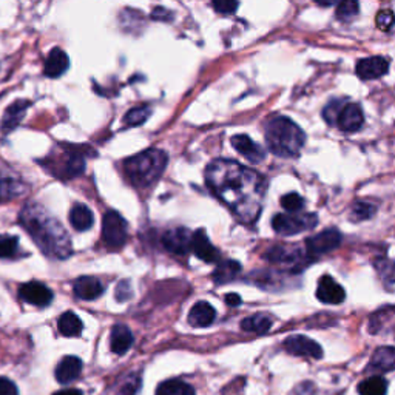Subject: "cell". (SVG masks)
<instances>
[{
  "instance_id": "obj_1",
  "label": "cell",
  "mask_w": 395,
  "mask_h": 395,
  "mask_svg": "<svg viewBox=\"0 0 395 395\" xmlns=\"http://www.w3.org/2000/svg\"><path fill=\"white\" fill-rule=\"evenodd\" d=\"M206 181L212 193L232 210L241 222L253 224L261 215L267 182L255 170L230 160L209 164Z\"/></svg>"
},
{
  "instance_id": "obj_2",
  "label": "cell",
  "mask_w": 395,
  "mask_h": 395,
  "mask_svg": "<svg viewBox=\"0 0 395 395\" xmlns=\"http://www.w3.org/2000/svg\"><path fill=\"white\" fill-rule=\"evenodd\" d=\"M22 227L30 233L37 247L52 260H67L71 255V241L68 233L57 220L45 212L37 204H28L21 216Z\"/></svg>"
},
{
  "instance_id": "obj_3",
  "label": "cell",
  "mask_w": 395,
  "mask_h": 395,
  "mask_svg": "<svg viewBox=\"0 0 395 395\" xmlns=\"http://www.w3.org/2000/svg\"><path fill=\"white\" fill-rule=\"evenodd\" d=\"M266 142L273 155L293 157L306 142V135L298 125L286 116H276L266 125Z\"/></svg>"
},
{
  "instance_id": "obj_4",
  "label": "cell",
  "mask_w": 395,
  "mask_h": 395,
  "mask_svg": "<svg viewBox=\"0 0 395 395\" xmlns=\"http://www.w3.org/2000/svg\"><path fill=\"white\" fill-rule=\"evenodd\" d=\"M125 173L137 189H148L160 180L167 166L166 151L148 148L125 161Z\"/></svg>"
},
{
  "instance_id": "obj_5",
  "label": "cell",
  "mask_w": 395,
  "mask_h": 395,
  "mask_svg": "<svg viewBox=\"0 0 395 395\" xmlns=\"http://www.w3.org/2000/svg\"><path fill=\"white\" fill-rule=\"evenodd\" d=\"M318 224L317 215L314 213H292V215H285L278 213L273 216L272 220V227L276 233L285 235V236H292L296 233L306 232V230H311Z\"/></svg>"
},
{
  "instance_id": "obj_6",
  "label": "cell",
  "mask_w": 395,
  "mask_h": 395,
  "mask_svg": "<svg viewBox=\"0 0 395 395\" xmlns=\"http://www.w3.org/2000/svg\"><path fill=\"white\" fill-rule=\"evenodd\" d=\"M127 235H128V226L127 221H125L122 216L115 212V210H110L104 215L102 220V238L110 249H121L125 242H127Z\"/></svg>"
},
{
  "instance_id": "obj_7",
  "label": "cell",
  "mask_w": 395,
  "mask_h": 395,
  "mask_svg": "<svg viewBox=\"0 0 395 395\" xmlns=\"http://www.w3.org/2000/svg\"><path fill=\"white\" fill-rule=\"evenodd\" d=\"M341 241H343V236H341L340 230L337 229H326L322 230L321 233L311 236V238L306 240V246H307V252L311 256H318V255H325L331 250L337 249Z\"/></svg>"
},
{
  "instance_id": "obj_8",
  "label": "cell",
  "mask_w": 395,
  "mask_h": 395,
  "mask_svg": "<svg viewBox=\"0 0 395 395\" xmlns=\"http://www.w3.org/2000/svg\"><path fill=\"white\" fill-rule=\"evenodd\" d=\"M193 233L186 227H176L168 230L162 236V246L175 255H187L192 250Z\"/></svg>"
},
{
  "instance_id": "obj_9",
  "label": "cell",
  "mask_w": 395,
  "mask_h": 395,
  "mask_svg": "<svg viewBox=\"0 0 395 395\" xmlns=\"http://www.w3.org/2000/svg\"><path fill=\"white\" fill-rule=\"evenodd\" d=\"M285 349L292 355H298V357H311V358H321L322 349L321 346L314 341L312 338L305 337V335H292L285 341Z\"/></svg>"
},
{
  "instance_id": "obj_10",
  "label": "cell",
  "mask_w": 395,
  "mask_h": 395,
  "mask_svg": "<svg viewBox=\"0 0 395 395\" xmlns=\"http://www.w3.org/2000/svg\"><path fill=\"white\" fill-rule=\"evenodd\" d=\"M19 296H21L23 301L37 307L48 306L52 301L51 289L39 281H31L21 286V289H19Z\"/></svg>"
},
{
  "instance_id": "obj_11",
  "label": "cell",
  "mask_w": 395,
  "mask_h": 395,
  "mask_svg": "<svg viewBox=\"0 0 395 395\" xmlns=\"http://www.w3.org/2000/svg\"><path fill=\"white\" fill-rule=\"evenodd\" d=\"M317 298L326 305H340L346 298L345 289L329 275L321 276L317 287Z\"/></svg>"
},
{
  "instance_id": "obj_12",
  "label": "cell",
  "mask_w": 395,
  "mask_h": 395,
  "mask_svg": "<svg viewBox=\"0 0 395 395\" xmlns=\"http://www.w3.org/2000/svg\"><path fill=\"white\" fill-rule=\"evenodd\" d=\"M389 70V62L387 59L381 57V56H372V57H366L361 59L357 64V75L365 79V81H369V79H378L381 76H385Z\"/></svg>"
},
{
  "instance_id": "obj_13",
  "label": "cell",
  "mask_w": 395,
  "mask_h": 395,
  "mask_svg": "<svg viewBox=\"0 0 395 395\" xmlns=\"http://www.w3.org/2000/svg\"><path fill=\"white\" fill-rule=\"evenodd\" d=\"M192 250L198 258L206 262H218L221 258V253L218 252V249L210 242L207 233L204 232L202 229L196 230V232L193 233Z\"/></svg>"
},
{
  "instance_id": "obj_14",
  "label": "cell",
  "mask_w": 395,
  "mask_h": 395,
  "mask_svg": "<svg viewBox=\"0 0 395 395\" xmlns=\"http://www.w3.org/2000/svg\"><path fill=\"white\" fill-rule=\"evenodd\" d=\"M363 122H365V115L360 105L346 104L338 116L337 125L341 130L346 131V133H354V131H357L363 127Z\"/></svg>"
},
{
  "instance_id": "obj_15",
  "label": "cell",
  "mask_w": 395,
  "mask_h": 395,
  "mask_svg": "<svg viewBox=\"0 0 395 395\" xmlns=\"http://www.w3.org/2000/svg\"><path fill=\"white\" fill-rule=\"evenodd\" d=\"M232 146L235 150L238 151L240 155H242L249 160L250 162L258 164L266 157V151L261 146H258L255 141L250 139L247 135H236L232 137Z\"/></svg>"
},
{
  "instance_id": "obj_16",
  "label": "cell",
  "mask_w": 395,
  "mask_h": 395,
  "mask_svg": "<svg viewBox=\"0 0 395 395\" xmlns=\"http://www.w3.org/2000/svg\"><path fill=\"white\" fill-rule=\"evenodd\" d=\"M75 295L77 298L85 300V301H91V300H97L99 296L104 293V285L97 278H93V276H81L75 281L73 286Z\"/></svg>"
},
{
  "instance_id": "obj_17",
  "label": "cell",
  "mask_w": 395,
  "mask_h": 395,
  "mask_svg": "<svg viewBox=\"0 0 395 395\" xmlns=\"http://www.w3.org/2000/svg\"><path fill=\"white\" fill-rule=\"evenodd\" d=\"M82 372V361L77 357H65L61 360V363L56 367V380L61 385H68L71 381H75Z\"/></svg>"
},
{
  "instance_id": "obj_18",
  "label": "cell",
  "mask_w": 395,
  "mask_h": 395,
  "mask_svg": "<svg viewBox=\"0 0 395 395\" xmlns=\"http://www.w3.org/2000/svg\"><path fill=\"white\" fill-rule=\"evenodd\" d=\"M70 67L68 56L61 48H52L45 61L44 73L47 77H61Z\"/></svg>"
},
{
  "instance_id": "obj_19",
  "label": "cell",
  "mask_w": 395,
  "mask_h": 395,
  "mask_svg": "<svg viewBox=\"0 0 395 395\" xmlns=\"http://www.w3.org/2000/svg\"><path fill=\"white\" fill-rule=\"evenodd\" d=\"M216 318V311L207 301H198L189 314V322L193 327H207Z\"/></svg>"
},
{
  "instance_id": "obj_20",
  "label": "cell",
  "mask_w": 395,
  "mask_h": 395,
  "mask_svg": "<svg viewBox=\"0 0 395 395\" xmlns=\"http://www.w3.org/2000/svg\"><path fill=\"white\" fill-rule=\"evenodd\" d=\"M131 345H133V334L130 329L125 325H115L110 335L111 351L117 355H124L128 352Z\"/></svg>"
},
{
  "instance_id": "obj_21",
  "label": "cell",
  "mask_w": 395,
  "mask_h": 395,
  "mask_svg": "<svg viewBox=\"0 0 395 395\" xmlns=\"http://www.w3.org/2000/svg\"><path fill=\"white\" fill-rule=\"evenodd\" d=\"M266 258L272 262H280V264H296L301 261V252L293 246H276L269 249L266 252Z\"/></svg>"
},
{
  "instance_id": "obj_22",
  "label": "cell",
  "mask_w": 395,
  "mask_h": 395,
  "mask_svg": "<svg viewBox=\"0 0 395 395\" xmlns=\"http://www.w3.org/2000/svg\"><path fill=\"white\" fill-rule=\"evenodd\" d=\"M28 107H30L28 101H17L15 104H11L5 111V116L2 119V130L6 131V133L11 130H15L17 125L22 122L23 116L26 113V108Z\"/></svg>"
},
{
  "instance_id": "obj_23",
  "label": "cell",
  "mask_w": 395,
  "mask_h": 395,
  "mask_svg": "<svg viewBox=\"0 0 395 395\" xmlns=\"http://www.w3.org/2000/svg\"><path fill=\"white\" fill-rule=\"evenodd\" d=\"M95 221V216L91 213V210L84 206V204H77L70 212V222L77 232H87L88 229H91Z\"/></svg>"
},
{
  "instance_id": "obj_24",
  "label": "cell",
  "mask_w": 395,
  "mask_h": 395,
  "mask_svg": "<svg viewBox=\"0 0 395 395\" xmlns=\"http://www.w3.org/2000/svg\"><path fill=\"white\" fill-rule=\"evenodd\" d=\"M371 367L377 371H394L395 369V347L385 346L375 351L371 360Z\"/></svg>"
},
{
  "instance_id": "obj_25",
  "label": "cell",
  "mask_w": 395,
  "mask_h": 395,
  "mask_svg": "<svg viewBox=\"0 0 395 395\" xmlns=\"http://www.w3.org/2000/svg\"><path fill=\"white\" fill-rule=\"evenodd\" d=\"M241 273V264L238 261L233 260H227V261H221L216 271L213 272V281L216 285H226V282L233 281L236 276Z\"/></svg>"
},
{
  "instance_id": "obj_26",
  "label": "cell",
  "mask_w": 395,
  "mask_h": 395,
  "mask_svg": "<svg viewBox=\"0 0 395 395\" xmlns=\"http://www.w3.org/2000/svg\"><path fill=\"white\" fill-rule=\"evenodd\" d=\"M273 321L266 314H255L252 317H247L241 321V329L246 332L255 334H266L272 327Z\"/></svg>"
},
{
  "instance_id": "obj_27",
  "label": "cell",
  "mask_w": 395,
  "mask_h": 395,
  "mask_svg": "<svg viewBox=\"0 0 395 395\" xmlns=\"http://www.w3.org/2000/svg\"><path fill=\"white\" fill-rule=\"evenodd\" d=\"M59 332L65 337H76L82 332V321L75 312H65L57 321Z\"/></svg>"
},
{
  "instance_id": "obj_28",
  "label": "cell",
  "mask_w": 395,
  "mask_h": 395,
  "mask_svg": "<svg viewBox=\"0 0 395 395\" xmlns=\"http://www.w3.org/2000/svg\"><path fill=\"white\" fill-rule=\"evenodd\" d=\"M156 395H195V389L182 380H167L160 385Z\"/></svg>"
},
{
  "instance_id": "obj_29",
  "label": "cell",
  "mask_w": 395,
  "mask_h": 395,
  "mask_svg": "<svg viewBox=\"0 0 395 395\" xmlns=\"http://www.w3.org/2000/svg\"><path fill=\"white\" fill-rule=\"evenodd\" d=\"M25 192L23 184L11 177H0V202L11 201Z\"/></svg>"
},
{
  "instance_id": "obj_30",
  "label": "cell",
  "mask_w": 395,
  "mask_h": 395,
  "mask_svg": "<svg viewBox=\"0 0 395 395\" xmlns=\"http://www.w3.org/2000/svg\"><path fill=\"white\" fill-rule=\"evenodd\" d=\"M387 381L383 377H371L358 385L360 395H386Z\"/></svg>"
},
{
  "instance_id": "obj_31",
  "label": "cell",
  "mask_w": 395,
  "mask_h": 395,
  "mask_svg": "<svg viewBox=\"0 0 395 395\" xmlns=\"http://www.w3.org/2000/svg\"><path fill=\"white\" fill-rule=\"evenodd\" d=\"M19 241L16 236L0 235V258H15L17 255Z\"/></svg>"
},
{
  "instance_id": "obj_32",
  "label": "cell",
  "mask_w": 395,
  "mask_h": 395,
  "mask_svg": "<svg viewBox=\"0 0 395 395\" xmlns=\"http://www.w3.org/2000/svg\"><path fill=\"white\" fill-rule=\"evenodd\" d=\"M141 386L139 374H130L119 385L116 391V395H136Z\"/></svg>"
},
{
  "instance_id": "obj_33",
  "label": "cell",
  "mask_w": 395,
  "mask_h": 395,
  "mask_svg": "<svg viewBox=\"0 0 395 395\" xmlns=\"http://www.w3.org/2000/svg\"><path fill=\"white\" fill-rule=\"evenodd\" d=\"M150 115H151V111L148 107H136L125 115L124 121L127 125H131V127H137V125L146 122L150 117Z\"/></svg>"
},
{
  "instance_id": "obj_34",
  "label": "cell",
  "mask_w": 395,
  "mask_h": 395,
  "mask_svg": "<svg viewBox=\"0 0 395 395\" xmlns=\"http://www.w3.org/2000/svg\"><path fill=\"white\" fill-rule=\"evenodd\" d=\"M374 212H375V209H374V206H371L369 202L358 201V202L354 204V207L351 210V220L355 222L369 220L371 216L374 215Z\"/></svg>"
},
{
  "instance_id": "obj_35",
  "label": "cell",
  "mask_w": 395,
  "mask_h": 395,
  "mask_svg": "<svg viewBox=\"0 0 395 395\" xmlns=\"http://www.w3.org/2000/svg\"><path fill=\"white\" fill-rule=\"evenodd\" d=\"M358 11H360V5L357 2H354V0H346V2L338 3L337 17L340 19V21L349 22L358 15Z\"/></svg>"
},
{
  "instance_id": "obj_36",
  "label": "cell",
  "mask_w": 395,
  "mask_h": 395,
  "mask_svg": "<svg viewBox=\"0 0 395 395\" xmlns=\"http://www.w3.org/2000/svg\"><path fill=\"white\" fill-rule=\"evenodd\" d=\"M281 206L291 213H298L305 209V200L298 193H287L281 198Z\"/></svg>"
},
{
  "instance_id": "obj_37",
  "label": "cell",
  "mask_w": 395,
  "mask_h": 395,
  "mask_svg": "<svg viewBox=\"0 0 395 395\" xmlns=\"http://www.w3.org/2000/svg\"><path fill=\"white\" fill-rule=\"evenodd\" d=\"M345 102L343 101H331L327 105H326V108L325 111H322V116H325V119L334 125V124H337L338 121V116L341 113V110L345 108Z\"/></svg>"
},
{
  "instance_id": "obj_38",
  "label": "cell",
  "mask_w": 395,
  "mask_h": 395,
  "mask_svg": "<svg viewBox=\"0 0 395 395\" xmlns=\"http://www.w3.org/2000/svg\"><path fill=\"white\" fill-rule=\"evenodd\" d=\"M381 276H383L385 286L389 289V291H395V262H383V267H381Z\"/></svg>"
},
{
  "instance_id": "obj_39",
  "label": "cell",
  "mask_w": 395,
  "mask_h": 395,
  "mask_svg": "<svg viewBox=\"0 0 395 395\" xmlns=\"http://www.w3.org/2000/svg\"><path fill=\"white\" fill-rule=\"evenodd\" d=\"M395 22V16L391 10H381L377 15V25L380 30L387 31Z\"/></svg>"
},
{
  "instance_id": "obj_40",
  "label": "cell",
  "mask_w": 395,
  "mask_h": 395,
  "mask_svg": "<svg viewBox=\"0 0 395 395\" xmlns=\"http://www.w3.org/2000/svg\"><path fill=\"white\" fill-rule=\"evenodd\" d=\"M238 2H230V0H218V2H213V8L221 12V15H233V12L238 10Z\"/></svg>"
},
{
  "instance_id": "obj_41",
  "label": "cell",
  "mask_w": 395,
  "mask_h": 395,
  "mask_svg": "<svg viewBox=\"0 0 395 395\" xmlns=\"http://www.w3.org/2000/svg\"><path fill=\"white\" fill-rule=\"evenodd\" d=\"M130 296H131V286L127 280H124L116 287V300L124 302V301H127Z\"/></svg>"
},
{
  "instance_id": "obj_42",
  "label": "cell",
  "mask_w": 395,
  "mask_h": 395,
  "mask_svg": "<svg viewBox=\"0 0 395 395\" xmlns=\"http://www.w3.org/2000/svg\"><path fill=\"white\" fill-rule=\"evenodd\" d=\"M0 395H19L17 386L8 378H0Z\"/></svg>"
},
{
  "instance_id": "obj_43",
  "label": "cell",
  "mask_w": 395,
  "mask_h": 395,
  "mask_svg": "<svg viewBox=\"0 0 395 395\" xmlns=\"http://www.w3.org/2000/svg\"><path fill=\"white\" fill-rule=\"evenodd\" d=\"M151 17L153 19H156V21H170V19L173 17V15H172V11H168V10H166V8H155L153 10V15H151Z\"/></svg>"
},
{
  "instance_id": "obj_44",
  "label": "cell",
  "mask_w": 395,
  "mask_h": 395,
  "mask_svg": "<svg viewBox=\"0 0 395 395\" xmlns=\"http://www.w3.org/2000/svg\"><path fill=\"white\" fill-rule=\"evenodd\" d=\"M226 302H227L229 306H232V307L240 306L241 305V296L238 293H227L226 295Z\"/></svg>"
},
{
  "instance_id": "obj_45",
  "label": "cell",
  "mask_w": 395,
  "mask_h": 395,
  "mask_svg": "<svg viewBox=\"0 0 395 395\" xmlns=\"http://www.w3.org/2000/svg\"><path fill=\"white\" fill-rule=\"evenodd\" d=\"M55 395H82V392L77 391V389H65L61 392H56Z\"/></svg>"
}]
</instances>
